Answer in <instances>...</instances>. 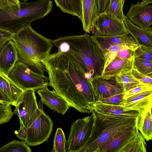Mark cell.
I'll return each mask as SVG.
<instances>
[{
	"instance_id": "cell-23",
	"label": "cell",
	"mask_w": 152,
	"mask_h": 152,
	"mask_svg": "<svg viewBox=\"0 0 152 152\" xmlns=\"http://www.w3.org/2000/svg\"><path fill=\"white\" fill-rule=\"evenodd\" d=\"M145 140L138 129L118 152H146Z\"/></svg>"
},
{
	"instance_id": "cell-6",
	"label": "cell",
	"mask_w": 152,
	"mask_h": 152,
	"mask_svg": "<svg viewBox=\"0 0 152 152\" xmlns=\"http://www.w3.org/2000/svg\"><path fill=\"white\" fill-rule=\"evenodd\" d=\"M9 77L24 91H35L48 86L49 78L36 73L25 64L18 60L10 72Z\"/></svg>"
},
{
	"instance_id": "cell-9",
	"label": "cell",
	"mask_w": 152,
	"mask_h": 152,
	"mask_svg": "<svg viewBox=\"0 0 152 152\" xmlns=\"http://www.w3.org/2000/svg\"><path fill=\"white\" fill-rule=\"evenodd\" d=\"M39 112L35 91L30 89L23 91L13 112L19 117L20 126L26 129L36 119Z\"/></svg>"
},
{
	"instance_id": "cell-10",
	"label": "cell",
	"mask_w": 152,
	"mask_h": 152,
	"mask_svg": "<svg viewBox=\"0 0 152 152\" xmlns=\"http://www.w3.org/2000/svg\"><path fill=\"white\" fill-rule=\"evenodd\" d=\"M91 32L93 36H111L129 34L123 20L118 19L105 12L94 20Z\"/></svg>"
},
{
	"instance_id": "cell-34",
	"label": "cell",
	"mask_w": 152,
	"mask_h": 152,
	"mask_svg": "<svg viewBox=\"0 0 152 152\" xmlns=\"http://www.w3.org/2000/svg\"><path fill=\"white\" fill-rule=\"evenodd\" d=\"M151 90H152V85L141 84L126 92L124 96V99L142 92Z\"/></svg>"
},
{
	"instance_id": "cell-27",
	"label": "cell",
	"mask_w": 152,
	"mask_h": 152,
	"mask_svg": "<svg viewBox=\"0 0 152 152\" xmlns=\"http://www.w3.org/2000/svg\"><path fill=\"white\" fill-rule=\"evenodd\" d=\"M123 0H110L104 12L113 17L123 21Z\"/></svg>"
},
{
	"instance_id": "cell-19",
	"label": "cell",
	"mask_w": 152,
	"mask_h": 152,
	"mask_svg": "<svg viewBox=\"0 0 152 152\" xmlns=\"http://www.w3.org/2000/svg\"><path fill=\"white\" fill-rule=\"evenodd\" d=\"M82 16L81 20L83 30L90 33L94 20L100 13L96 0H81Z\"/></svg>"
},
{
	"instance_id": "cell-42",
	"label": "cell",
	"mask_w": 152,
	"mask_h": 152,
	"mask_svg": "<svg viewBox=\"0 0 152 152\" xmlns=\"http://www.w3.org/2000/svg\"><path fill=\"white\" fill-rule=\"evenodd\" d=\"M17 137L22 141H25L27 137L26 129L20 126V127L18 131H16L15 132Z\"/></svg>"
},
{
	"instance_id": "cell-3",
	"label": "cell",
	"mask_w": 152,
	"mask_h": 152,
	"mask_svg": "<svg viewBox=\"0 0 152 152\" xmlns=\"http://www.w3.org/2000/svg\"><path fill=\"white\" fill-rule=\"evenodd\" d=\"M91 134L77 152H96L97 149L113 136L134 126L139 116L115 115L96 113Z\"/></svg>"
},
{
	"instance_id": "cell-20",
	"label": "cell",
	"mask_w": 152,
	"mask_h": 152,
	"mask_svg": "<svg viewBox=\"0 0 152 152\" xmlns=\"http://www.w3.org/2000/svg\"><path fill=\"white\" fill-rule=\"evenodd\" d=\"M133 59L115 58L104 69L100 77H107L116 76L131 70L133 65Z\"/></svg>"
},
{
	"instance_id": "cell-24",
	"label": "cell",
	"mask_w": 152,
	"mask_h": 152,
	"mask_svg": "<svg viewBox=\"0 0 152 152\" xmlns=\"http://www.w3.org/2000/svg\"><path fill=\"white\" fill-rule=\"evenodd\" d=\"M56 5L64 13L77 17L81 20V0H54Z\"/></svg>"
},
{
	"instance_id": "cell-35",
	"label": "cell",
	"mask_w": 152,
	"mask_h": 152,
	"mask_svg": "<svg viewBox=\"0 0 152 152\" xmlns=\"http://www.w3.org/2000/svg\"><path fill=\"white\" fill-rule=\"evenodd\" d=\"M19 0H0V10H11L20 8Z\"/></svg>"
},
{
	"instance_id": "cell-29",
	"label": "cell",
	"mask_w": 152,
	"mask_h": 152,
	"mask_svg": "<svg viewBox=\"0 0 152 152\" xmlns=\"http://www.w3.org/2000/svg\"><path fill=\"white\" fill-rule=\"evenodd\" d=\"M66 140L63 130L58 128L54 135L52 152H66Z\"/></svg>"
},
{
	"instance_id": "cell-16",
	"label": "cell",
	"mask_w": 152,
	"mask_h": 152,
	"mask_svg": "<svg viewBox=\"0 0 152 152\" xmlns=\"http://www.w3.org/2000/svg\"><path fill=\"white\" fill-rule=\"evenodd\" d=\"M137 124V123L134 126L120 132L113 136L99 147L96 152H118L136 133L138 129Z\"/></svg>"
},
{
	"instance_id": "cell-4",
	"label": "cell",
	"mask_w": 152,
	"mask_h": 152,
	"mask_svg": "<svg viewBox=\"0 0 152 152\" xmlns=\"http://www.w3.org/2000/svg\"><path fill=\"white\" fill-rule=\"evenodd\" d=\"M62 37L69 43V53L81 63L93 79L101 76L104 65L103 52L92 38L86 33L82 35Z\"/></svg>"
},
{
	"instance_id": "cell-46",
	"label": "cell",
	"mask_w": 152,
	"mask_h": 152,
	"mask_svg": "<svg viewBox=\"0 0 152 152\" xmlns=\"http://www.w3.org/2000/svg\"><path fill=\"white\" fill-rule=\"evenodd\" d=\"M125 1V0H122V4H123V5H124Z\"/></svg>"
},
{
	"instance_id": "cell-12",
	"label": "cell",
	"mask_w": 152,
	"mask_h": 152,
	"mask_svg": "<svg viewBox=\"0 0 152 152\" xmlns=\"http://www.w3.org/2000/svg\"><path fill=\"white\" fill-rule=\"evenodd\" d=\"M126 18L135 25L143 29L150 28L152 24V5L140 2L131 4Z\"/></svg>"
},
{
	"instance_id": "cell-18",
	"label": "cell",
	"mask_w": 152,
	"mask_h": 152,
	"mask_svg": "<svg viewBox=\"0 0 152 152\" xmlns=\"http://www.w3.org/2000/svg\"><path fill=\"white\" fill-rule=\"evenodd\" d=\"M124 22L129 33L140 45H143L152 48V28L143 29L131 22L124 16Z\"/></svg>"
},
{
	"instance_id": "cell-14",
	"label": "cell",
	"mask_w": 152,
	"mask_h": 152,
	"mask_svg": "<svg viewBox=\"0 0 152 152\" xmlns=\"http://www.w3.org/2000/svg\"><path fill=\"white\" fill-rule=\"evenodd\" d=\"M119 105L124 111L135 110L140 115L152 107V90L142 92L124 99Z\"/></svg>"
},
{
	"instance_id": "cell-15",
	"label": "cell",
	"mask_w": 152,
	"mask_h": 152,
	"mask_svg": "<svg viewBox=\"0 0 152 152\" xmlns=\"http://www.w3.org/2000/svg\"><path fill=\"white\" fill-rule=\"evenodd\" d=\"M48 86H46L37 91L41 101L50 109L64 115L70 106L64 99L54 90L51 91L49 89Z\"/></svg>"
},
{
	"instance_id": "cell-5",
	"label": "cell",
	"mask_w": 152,
	"mask_h": 152,
	"mask_svg": "<svg viewBox=\"0 0 152 152\" xmlns=\"http://www.w3.org/2000/svg\"><path fill=\"white\" fill-rule=\"evenodd\" d=\"M50 0L20 2V8L11 10H0V29L14 34L23 26L42 18L51 11Z\"/></svg>"
},
{
	"instance_id": "cell-11",
	"label": "cell",
	"mask_w": 152,
	"mask_h": 152,
	"mask_svg": "<svg viewBox=\"0 0 152 152\" xmlns=\"http://www.w3.org/2000/svg\"><path fill=\"white\" fill-rule=\"evenodd\" d=\"M90 80L98 100L124 92L123 87L117 81L116 76L99 77Z\"/></svg>"
},
{
	"instance_id": "cell-21",
	"label": "cell",
	"mask_w": 152,
	"mask_h": 152,
	"mask_svg": "<svg viewBox=\"0 0 152 152\" xmlns=\"http://www.w3.org/2000/svg\"><path fill=\"white\" fill-rule=\"evenodd\" d=\"M0 90L7 96L15 107L24 91L8 76L0 71Z\"/></svg>"
},
{
	"instance_id": "cell-28",
	"label": "cell",
	"mask_w": 152,
	"mask_h": 152,
	"mask_svg": "<svg viewBox=\"0 0 152 152\" xmlns=\"http://www.w3.org/2000/svg\"><path fill=\"white\" fill-rule=\"evenodd\" d=\"M31 149L25 141L13 140L0 148V152H31Z\"/></svg>"
},
{
	"instance_id": "cell-36",
	"label": "cell",
	"mask_w": 152,
	"mask_h": 152,
	"mask_svg": "<svg viewBox=\"0 0 152 152\" xmlns=\"http://www.w3.org/2000/svg\"><path fill=\"white\" fill-rule=\"evenodd\" d=\"M124 94L125 92H123L107 98L101 99L99 100L106 104L119 105L124 100Z\"/></svg>"
},
{
	"instance_id": "cell-25",
	"label": "cell",
	"mask_w": 152,
	"mask_h": 152,
	"mask_svg": "<svg viewBox=\"0 0 152 152\" xmlns=\"http://www.w3.org/2000/svg\"><path fill=\"white\" fill-rule=\"evenodd\" d=\"M152 107L138 117L137 127L138 130L147 141L152 138Z\"/></svg>"
},
{
	"instance_id": "cell-7",
	"label": "cell",
	"mask_w": 152,
	"mask_h": 152,
	"mask_svg": "<svg viewBox=\"0 0 152 152\" xmlns=\"http://www.w3.org/2000/svg\"><path fill=\"white\" fill-rule=\"evenodd\" d=\"M43 103L40 99L38 104L39 113L32 124L26 129L25 141L29 146H36L48 141L52 131L53 123L49 115L44 111Z\"/></svg>"
},
{
	"instance_id": "cell-43",
	"label": "cell",
	"mask_w": 152,
	"mask_h": 152,
	"mask_svg": "<svg viewBox=\"0 0 152 152\" xmlns=\"http://www.w3.org/2000/svg\"><path fill=\"white\" fill-rule=\"evenodd\" d=\"M0 103L12 105V103L9 97L0 90Z\"/></svg>"
},
{
	"instance_id": "cell-1",
	"label": "cell",
	"mask_w": 152,
	"mask_h": 152,
	"mask_svg": "<svg viewBox=\"0 0 152 152\" xmlns=\"http://www.w3.org/2000/svg\"><path fill=\"white\" fill-rule=\"evenodd\" d=\"M49 75L48 86L71 107L91 113V105L98 100L83 66L67 53L57 51L42 60Z\"/></svg>"
},
{
	"instance_id": "cell-26",
	"label": "cell",
	"mask_w": 152,
	"mask_h": 152,
	"mask_svg": "<svg viewBox=\"0 0 152 152\" xmlns=\"http://www.w3.org/2000/svg\"><path fill=\"white\" fill-rule=\"evenodd\" d=\"M131 70L116 76L117 81L123 87L125 93L142 84L134 77Z\"/></svg>"
},
{
	"instance_id": "cell-8",
	"label": "cell",
	"mask_w": 152,
	"mask_h": 152,
	"mask_svg": "<svg viewBox=\"0 0 152 152\" xmlns=\"http://www.w3.org/2000/svg\"><path fill=\"white\" fill-rule=\"evenodd\" d=\"M90 116L78 119L71 126L66 148L67 152H77L90 137L94 125V115L93 111Z\"/></svg>"
},
{
	"instance_id": "cell-44",
	"label": "cell",
	"mask_w": 152,
	"mask_h": 152,
	"mask_svg": "<svg viewBox=\"0 0 152 152\" xmlns=\"http://www.w3.org/2000/svg\"><path fill=\"white\" fill-rule=\"evenodd\" d=\"M142 3L147 4H150L152 3V0H142Z\"/></svg>"
},
{
	"instance_id": "cell-17",
	"label": "cell",
	"mask_w": 152,
	"mask_h": 152,
	"mask_svg": "<svg viewBox=\"0 0 152 152\" xmlns=\"http://www.w3.org/2000/svg\"><path fill=\"white\" fill-rule=\"evenodd\" d=\"M18 60L17 50L14 42L10 40L0 50V71L8 76Z\"/></svg>"
},
{
	"instance_id": "cell-2",
	"label": "cell",
	"mask_w": 152,
	"mask_h": 152,
	"mask_svg": "<svg viewBox=\"0 0 152 152\" xmlns=\"http://www.w3.org/2000/svg\"><path fill=\"white\" fill-rule=\"evenodd\" d=\"M11 40L17 50L18 60L34 72L44 75L46 71L42 60L50 54L53 46V40L35 31L31 24L14 34Z\"/></svg>"
},
{
	"instance_id": "cell-38",
	"label": "cell",
	"mask_w": 152,
	"mask_h": 152,
	"mask_svg": "<svg viewBox=\"0 0 152 152\" xmlns=\"http://www.w3.org/2000/svg\"><path fill=\"white\" fill-rule=\"evenodd\" d=\"M131 72L134 77L142 84L152 85V77L140 72L135 68L133 65Z\"/></svg>"
},
{
	"instance_id": "cell-31",
	"label": "cell",
	"mask_w": 152,
	"mask_h": 152,
	"mask_svg": "<svg viewBox=\"0 0 152 152\" xmlns=\"http://www.w3.org/2000/svg\"><path fill=\"white\" fill-rule=\"evenodd\" d=\"M134 58L152 61V48L140 45L134 51Z\"/></svg>"
},
{
	"instance_id": "cell-40",
	"label": "cell",
	"mask_w": 152,
	"mask_h": 152,
	"mask_svg": "<svg viewBox=\"0 0 152 152\" xmlns=\"http://www.w3.org/2000/svg\"><path fill=\"white\" fill-rule=\"evenodd\" d=\"M13 34L9 31L0 29V50L6 43L12 39Z\"/></svg>"
},
{
	"instance_id": "cell-32",
	"label": "cell",
	"mask_w": 152,
	"mask_h": 152,
	"mask_svg": "<svg viewBox=\"0 0 152 152\" xmlns=\"http://www.w3.org/2000/svg\"><path fill=\"white\" fill-rule=\"evenodd\" d=\"M13 115L10 105L0 103V125L9 122Z\"/></svg>"
},
{
	"instance_id": "cell-45",
	"label": "cell",
	"mask_w": 152,
	"mask_h": 152,
	"mask_svg": "<svg viewBox=\"0 0 152 152\" xmlns=\"http://www.w3.org/2000/svg\"><path fill=\"white\" fill-rule=\"evenodd\" d=\"M23 2H26L28 0H21Z\"/></svg>"
},
{
	"instance_id": "cell-13",
	"label": "cell",
	"mask_w": 152,
	"mask_h": 152,
	"mask_svg": "<svg viewBox=\"0 0 152 152\" xmlns=\"http://www.w3.org/2000/svg\"><path fill=\"white\" fill-rule=\"evenodd\" d=\"M91 37L104 54L110 47L113 46H125L135 50L140 45L129 34L111 36L92 35Z\"/></svg>"
},
{
	"instance_id": "cell-30",
	"label": "cell",
	"mask_w": 152,
	"mask_h": 152,
	"mask_svg": "<svg viewBox=\"0 0 152 152\" xmlns=\"http://www.w3.org/2000/svg\"><path fill=\"white\" fill-rule=\"evenodd\" d=\"M133 64L139 72L147 76L152 77V61L134 58Z\"/></svg>"
},
{
	"instance_id": "cell-39",
	"label": "cell",
	"mask_w": 152,
	"mask_h": 152,
	"mask_svg": "<svg viewBox=\"0 0 152 152\" xmlns=\"http://www.w3.org/2000/svg\"><path fill=\"white\" fill-rule=\"evenodd\" d=\"M134 51L129 48H125L118 52L115 58L129 59L134 58Z\"/></svg>"
},
{
	"instance_id": "cell-41",
	"label": "cell",
	"mask_w": 152,
	"mask_h": 152,
	"mask_svg": "<svg viewBox=\"0 0 152 152\" xmlns=\"http://www.w3.org/2000/svg\"><path fill=\"white\" fill-rule=\"evenodd\" d=\"M99 12H104L110 0H96Z\"/></svg>"
},
{
	"instance_id": "cell-37",
	"label": "cell",
	"mask_w": 152,
	"mask_h": 152,
	"mask_svg": "<svg viewBox=\"0 0 152 152\" xmlns=\"http://www.w3.org/2000/svg\"><path fill=\"white\" fill-rule=\"evenodd\" d=\"M53 43L58 49V51L63 53H68L69 48L68 43L62 37L53 40Z\"/></svg>"
},
{
	"instance_id": "cell-22",
	"label": "cell",
	"mask_w": 152,
	"mask_h": 152,
	"mask_svg": "<svg viewBox=\"0 0 152 152\" xmlns=\"http://www.w3.org/2000/svg\"><path fill=\"white\" fill-rule=\"evenodd\" d=\"M92 110L98 113L112 114L115 115H125L139 116L140 114L135 110L124 111L123 107L119 105H110L102 103L99 100L91 105Z\"/></svg>"
},
{
	"instance_id": "cell-33",
	"label": "cell",
	"mask_w": 152,
	"mask_h": 152,
	"mask_svg": "<svg viewBox=\"0 0 152 152\" xmlns=\"http://www.w3.org/2000/svg\"><path fill=\"white\" fill-rule=\"evenodd\" d=\"M126 48H129L125 46L120 45L113 46L110 47L106 51L104 54L105 62L104 69L114 59L118 52Z\"/></svg>"
}]
</instances>
